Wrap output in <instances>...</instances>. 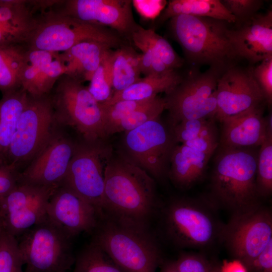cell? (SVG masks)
I'll return each mask as SVG.
<instances>
[{
  "mask_svg": "<svg viewBox=\"0 0 272 272\" xmlns=\"http://www.w3.org/2000/svg\"><path fill=\"white\" fill-rule=\"evenodd\" d=\"M156 209L155 183L149 174L130 160L110 157L104 169L101 214L150 231Z\"/></svg>",
  "mask_w": 272,
  "mask_h": 272,
  "instance_id": "cell-1",
  "label": "cell"
},
{
  "mask_svg": "<svg viewBox=\"0 0 272 272\" xmlns=\"http://www.w3.org/2000/svg\"><path fill=\"white\" fill-rule=\"evenodd\" d=\"M92 233L91 241L123 272H156L161 254L150 231L121 224L101 214Z\"/></svg>",
  "mask_w": 272,
  "mask_h": 272,
  "instance_id": "cell-2",
  "label": "cell"
},
{
  "mask_svg": "<svg viewBox=\"0 0 272 272\" xmlns=\"http://www.w3.org/2000/svg\"><path fill=\"white\" fill-rule=\"evenodd\" d=\"M212 176L216 198L234 213L258 205L257 153L253 148L220 147Z\"/></svg>",
  "mask_w": 272,
  "mask_h": 272,
  "instance_id": "cell-3",
  "label": "cell"
},
{
  "mask_svg": "<svg viewBox=\"0 0 272 272\" xmlns=\"http://www.w3.org/2000/svg\"><path fill=\"white\" fill-rule=\"evenodd\" d=\"M226 21L181 15L170 19L172 33L187 60L225 70L236 58L228 38Z\"/></svg>",
  "mask_w": 272,
  "mask_h": 272,
  "instance_id": "cell-4",
  "label": "cell"
},
{
  "mask_svg": "<svg viewBox=\"0 0 272 272\" xmlns=\"http://www.w3.org/2000/svg\"><path fill=\"white\" fill-rule=\"evenodd\" d=\"M50 93L55 120L80 133L84 141H100L107 135L102 106L82 83L63 75Z\"/></svg>",
  "mask_w": 272,
  "mask_h": 272,
  "instance_id": "cell-5",
  "label": "cell"
},
{
  "mask_svg": "<svg viewBox=\"0 0 272 272\" xmlns=\"http://www.w3.org/2000/svg\"><path fill=\"white\" fill-rule=\"evenodd\" d=\"M88 40L105 43L112 48L119 46L121 42L118 36L106 27L61 14L51 7L40 15L26 45L31 49L62 53Z\"/></svg>",
  "mask_w": 272,
  "mask_h": 272,
  "instance_id": "cell-6",
  "label": "cell"
},
{
  "mask_svg": "<svg viewBox=\"0 0 272 272\" xmlns=\"http://www.w3.org/2000/svg\"><path fill=\"white\" fill-rule=\"evenodd\" d=\"M56 123L50 94H28L5 162L20 173L48 141Z\"/></svg>",
  "mask_w": 272,
  "mask_h": 272,
  "instance_id": "cell-7",
  "label": "cell"
},
{
  "mask_svg": "<svg viewBox=\"0 0 272 272\" xmlns=\"http://www.w3.org/2000/svg\"><path fill=\"white\" fill-rule=\"evenodd\" d=\"M21 236L25 272H68L74 264L72 238L47 217Z\"/></svg>",
  "mask_w": 272,
  "mask_h": 272,
  "instance_id": "cell-8",
  "label": "cell"
},
{
  "mask_svg": "<svg viewBox=\"0 0 272 272\" xmlns=\"http://www.w3.org/2000/svg\"><path fill=\"white\" fill-rule=\"evenodd\" d=\"M225 70L210 67L200 73L192 71L164 98L172 126L181 121L214 118L217 112L215 91Z\"/></svg>",
  "mask_w": 272,
  "mask_h": 272,
  "instance_id": "cell-9",
  "label": "cell"
},
{
  "mask_svg": "<svg viewBox=\"0 0 272 272\" xmlns=\"http://www.w3.org/2000/svg\"><path fill=\"white\" fill-rule=\"evenodd\" d=\"M109 157V151L100 141L78 143L61 184L93 206L100 216L104 189V169Z\"/></svg>",
  "mask_w": 272,
  "mask_h": 272,
  "instance_id": "cell-10",
  "label": "cell"
},
{
  "mask_svg": "<svg viewBox=\"0 0 272 272\" xmlns=\"http://www.w3.org/2000/svg\"><path fill=\"white\" fill-rule=\"evenodd\" d=\"M231 252L246 268L272 240V216L258 205L235 213L222 231Z\"/></svg>",
  "mask_w": 272,
  "mask_h": 272,
  "instance_id": "cell-11",
  "label": "cell"
},
{
  "mask_svg": "<svg viewBox=\"0 0 272 272\" xmlns=\"http://www.w3.org/2000/svg\"><path fill=\"white\" fill-rule=\"evenodd\" d=\"M56 187L18 182L0 198L4 230L16 238L44 220L49 200Z\"/></svg>",
  "mask_w": 272,
  "mask_h": 272,
  "instance_id": "cell-12",
  "label": "cell"
},
{
  "mask_svg": "<svg viewBox=\"0 0 272 272\" xmlns=\"http://www.w3.org/2000/svg\"><path fill=\"white\" fill-rule=\"evenodd\" d=\"M164 229L168 237L180 247H199L210 244L218 228L212 216L199 204L176 199L165 209Z\"/></svg>",
  "mask_w": 272,
  "mask_h": 272,
  "instance_id": "cell-13",
  "label": "cell"
},
{
  "mask_svg": "<svg viewBox=\"0 0 272 272\" xmlns=\"http://www.w3.org/2000/svg\"><path fill=\"white\" fill-rule=\"evenodd\" d=\"M174 142L159 117L125 132L124 145L130 161L160 178L166 171Z\"/></svg>",
  "mask_w": 272,
  "mask_h": 272,
  "instance_id": "cell-14",
  "label": "cell"
},
{
  "mask_svg": "<svg viewBox=\"0 0 272 272\" xmlns=\"http://www.w3.org/2000/svg\"><path fill=\"white\" fill-rule=\"evenodd\" d=\"M64 128L56 123L48 141L19 173L18 182L54 187L61 184L78 144Z\"/></svg>",
  "mask_w": 272,
  "mask_h": 272,
  "instance_id": "cell-15",
  "label": "cell"
},
{
  "mask_svg": "<svg viewBox=\"0 0 272 272\" xmlns=\"http://www.w3.org/2000/svg\"><path fill=\"white\" fill-rule=\"evenodd\" d=\"M253 69L230 65L220 77L215 91L217 105L215 118L220 122L265 103L254 78Z\"/></svg>",
  "mask_w": 272,
  "mask_h": 272,
  "instance_id": "cell-16",
  "label": "cell"
},
{
  "mask_svg": "<svg viewBox=\"0 0 272 272\" xmlns=\"http://www.w3.org/2000/svg\"><path fill=\"white\" fill-rule=\"evenodd\" d=\"M131 1L67 0L55 1L56 11L85 22L110 27L130 36L137 26L131 11Z\"/></svg>",
  "mask_w": 272,
  "mask_h": 272,
  "instance_id": "cell-17",
  "label": "cell"
},
{
  "mask_svg": "<svg viewBox=\"0 0 272 272\" xmlns=\"http://www.w3.org/2000/svg\"><path fill=\"white\" fill-rule=\"evenodd\" d=\"M46 216L72 239L83 232L92 233L100 217L93 206L62 184L52 194Z\"/></svg>",
  "mask_w": 272,
  "mask_h": 272,
  "instance_id": "cell-18",
  "label": "cell"
},
{
  "mask_svg": "<svg viewBox=\"0 0 272 272\" xmlns=\"http://www.w3.org/2000/svg\"><path fill=\"white\" fill-rule=\"evenodd\" d=\"M227 35L236 57L251 63L272 57V11L257 14Z\"/></svg>",
  "mask_w": 272,
  "mask_h": 272,
  "instance_id": "cell-19",
  "label": "cell"
},
{
  "mask_svg": "<svg viewBox=\"0 0 272 272\" xmlns=\"http://www.w3.org/2000/svg\"><path fill=\"white\" fill-rule=\"evenodd\" d=\"M263 106L250 108L228 117L222 124L220 147L255 148L263 142L267 131L272 129L271 114L263 116Z\"/></svg>",
  "mask_w": 272,
  "mask_h": 272,
  "instance_id": "cell-20",
  "label": "cell"
},
{
  "mask_svg": "<svg viewBox=\"0 0 272 272\" xmlns=\"http://www.w3.org/2000/svg\"><path fill=\"white\" fill-rule=\"evenodd\" d=\"M65 72L59 53L28 47L21 74V87L28 94H49Z\"/></svg>",
  "mask_w": 272,
  "mask_h": 272,
  "instance_id": "cell-21",
  "label": "cell"
},
{
  "mask_svg": "<svg viewBox=\"0 0 272 272\" xmlns=\"http://www.w3.org/2000/svg\"><path fill=\"white\" fill-rule=\"evenodd\" d=\"M42 8L41 1L0 0V46L26 44Z\"/></svg>",
  "mask_w": 272,
  "mask_h": 272,
  "instance_id": "cell-22",
  "label": "cell"
},
{
  "mask_svg": "<svg viewBox=\"0 0 272 272\" xmlns=\"http://www.w3.org/2000/svg\"><path fill=\"white\" fill-rule=\"evenodd\" d=\"M112 47L105 43L88 40L59 53L65 74L82 83L90 81L102 60Z\"/></svg>",
  "mask_w": 272,
  "mask_h": 272,
  "instance_id": "cell-23",
  "label": "cell"
},
{
  "mask_svg": "<svg viewBox=\"0 0 272 272\" xmlns=\"http://www.w3.org/2000/svg\"><path fill=\"white\" fill-rule=\"evenodd\" d=\"M182 77L175 70L162 75H151L141 79L124 90L113 94L102 106L121 100L145 101L154 98L162 92L168 93L181 81Z\"/></svg>",
  "mask_w": 272,
  "mask_h": 272,
  "instance_id": "cell-24",
  "label": "cell"
},
{
  "mask_svg": "<svg viewBox=\"0 0 272 272\" xmlns=\"http://www.w3.org/2000/svg\"><path fill=\"white\" fill-rule=\"evenodd\" d=\"M28 94L22 88L3 95L0 100V160L5 162Z\"/></svg>",
  "mask_w": 272,
  "mask_h": 272,
  "instance_id": "cell-25",
  "label": "cell"
},
{
  "mask_svg": "<svg viewBox=\"0 0 272 272\" xmlns=\"http://www.w3.org/2000/svg\"><path fill=\"white\" fill-rule=\"evenodd\" d=\"M187 15L219 19L235 23V19L220 0H172L169 1L160 17L162 21Z\"/></svg>",
  "mask_w": 272,
  "mask_h": 272,
  "instance_id": "cell-26",
  "label": "cell"
},
{
  "mask_svg": "<svg viewBox=\"0 0 272 272\" xmlns=\"http://www.w3.org/2000/svg\"><path fill=\"white\" fill-rule=\"evenodd\" d=\"M140 57V54L127 47L112 51L111 69L113 93L124 90L141 79Z\"/></svg>",
  "mask_w": 272,
  "mask_h": 272,
  "instance_id": "cell-27",
  "label": "cell"
},
{
  "mask_svg": "<svg viewBox=\"0 0 272 272\" xmlns=\"http://www.w3.org/2000/svg\"><path fill=\"white\" fill-rule=\"evenodd\" d=\"M28 47L25 44L0 46V91L3 95L21 87V74Z\"/></svg>",
  "mask_w": 272,
  "mask_h": 272,
  "instance_id": "cell-28",
  "label": "cell"
},
{
  "mask_svg": "<svg viewBox=\"0 0 272 272\" xmlns=\"http://www.w3.org/2000/svg\"><path fill=\"white\" fill-rule=\"evenodd\" d=\"M72 272H123L95 243L91 241L75 257Z\"/></svg>",
  "mask_w": 272,
  "mask_h": 272,
  "instance_id": "cell-29",
  "label": "cell"
},
{
  "mask_svg": "<svg viewBox=\"0 0 272 272\" xmlns=\"http://www.w3.org/2000/svg\"><path fill=\"white\" fill-rule=\"evenodd\" d=\"M132 31L147 43L153 52L169 70H175L182 65V59L176 53L169 42L154 30L146 29L137 25Z\"/></svg>",
  "mask_w": 272,
  "mask_h": 272,
  "instance_id": "cell-30",
  "label": "cell"
},
{
  "mask_svg": "<svg viewBox=\"0 0 272 272\" xmlns=\"http://www.w3.org/2000/svg\"><path fill=\"white\" fill-rule=\"evenodd\" d=\"M258 151L256 184L259 196H269L272 192V129L266 137Z\"/></svg>",
  "mask_w": 272,
  "mask_h": 272,
  "instance_id": "cell-31",
  "label": "cell"
},
{
  "mask_svg": "<svg viewBox=\"0 0 272 272\" xmlns=\"http://www.w3.org/2000/svg\"><path fill=\"white\" fill-rule=\"evenodd\" d=\"M165 108L164 98L157 96L118 122L110 130L108 135L118 132H127L159 117Z\"/></svg>",
  "mask_w": 272,
  "mask_h": 272,
  "instance_id": "cell-32",
  "label": "cell"
},
{
  "mask_svg": "<svg viewBox=\"0 0 272 272\" xmlns=\"http://www.w3.org/2000/svg\"><path fill=\"white\" fill-rule=\"evenodd\" d=\"M112 53L111 49L104 56L87 87L91 94L101 104L108 102L113 93L111 69Z\"/></svg>",
  "mask_w": 272,
  "mask_h": 272,
  "instance_id": "cell-33",
  "label": "cell"
},
{
  "mask_svg": "<svg viewBox=\"0 0 272 272\" xmlns=\"http://www.w3.org/2000/svg\"><path fill=\"white\" fill-rule=\"evenodd\" d=\"M16 238L5 231L0 236V272H24Z\"/></svg>",
  "mask_w": 272,
  "mask_h": 272,
  "instance_id": "cell-34",
  "label": "cell"
},
{
  "mask_svg": "<svg viewBox=\"0 0 272 272\" xmlns=\"http://www.w3.org/2000/svg\"><path fill=\"white\" fill-rule=\"evenodd\" d=\"M169 160L170 177L177 186L188 187L197 181L189 160L182 153L178 145L174 147Z\"/></svg>",
  "mask_w": 272,
  "mask_h": 272,
  "instance_id": "cell-35",
  "label": "cell"
},
{
  "mask_svg": "<svg viewBox=\"0 0 272 272\" xmlns=\"http://www.w3.org/2000/svg\"><path fill=\"white\" fill-rule=\"evenodd\" d=\"M152 99L145 101L121 100L110 105H102L107 136L118 122Z\"/></svg>",
  "mask_w": 272,
  "mask_h": 272,
  "instance_id": "cell-36",
  "label": "cell"
},
{
  "mask_svg": "<svg viewBox=\"0 0 272 272\" xmlns=\"http://www.w3.org/2000/svg\"><path fill=\"white\" fill-rule=\"evenodd\" d=\"M224 7L235 19V23L239 26L257 14L262 7L260 0H223Z\"/></svg>",
  "mask_w": 272,
  "mask_h": 272,
  "instance_id": "cell-37",
  "label": "cell"
},
{
  "mask_svg": "<svg viewBox=\"0 0 272 272\" xmlns=\"http://www.w3.org/2000/svg\"><path fill=\"white\" fill-rule=\"evenodd\" d=\"M213 121L214 118H200L180 121L173 126L174 141L183 144L196 138Z\"/></svg>",
  "mask_w": 272,
  "mask_h": 272,
  "instance_id": "cell-38",
  "label": "cell"
},
{
  "mask_svg": "<svg viewBox=\"0 0 272 272\" xmlns=\"http://www.w3.org/2000/svg\"><path fill=\"white\" fill-rule=\"evenodd\" d=\"M182 144L213 155L219 144L217 128L214 120L205 128L196 138Z\"/></svg>",
  "mask_w": 272,
  "mask_h": 272,
  "instance_id": "cell-39",
  "label": "cell"
},
{
  "mask_svg": "<svg viewBox=\"0 0 272 272\" xmlns=\"http://www.w3.org/2000/svg\"><path fill=\"white\" fill-rule=\"evenodd\" d=\"M253 75L260 88L265 103H272V57L260 62L253 69Z\"/></svg>",
  "mask_w": 272,
  "mask_h": 272,
  "instance_id": "cell-40",
  "label": "cell"
},
{
  "mask_svg": "<svg viewBox=\"0 0 272 272\" xmlns=\"http://www.w3.org/2000/svg\"><path fill=\"white\" fill-rule=\"evenodd\" d=\"M178 146L182 153L189 160L197 181L202 176L212 155L194 150L182 144Z\"/></svg>",
  "mask_w": 272,
  "mask_h": 272,
  "instance_id": "cell-41",
  "label": "cell"
},
{
  "mask_svg": "<svg viewBox=\"0 0 272 272\" xmlns=\"http://www.w3.org/2000/svg\"><path fill=\"white\" fill-rule=\"evenodd\" d=\"M174 263L180 272H212L213 269L203 258L193 254H183Z\"/></svg>",
  "mask_w": 272,
  "mask_h": 272,
  "instance_id": "cell-42",
  "label": "cell"
},
{
  "mask_svg": "<svg viewBox=\"0 0 272 272\" xmlns=\"http://www.w3.org/2000/svg\"><path fill=\"white\" fill-rule=\"evenodd\" d=\"M19 173L0 160V198L7 194L18 184Z\"/></svg>",
  "mask_w": 272,
  "mask_h": 272,
  "instance_id": "cell-43",
  "label": "cell"
},
{
  "mask_svg": "<svg viewBox=\"0 0 272 272\" xmlns=\"http://www.w3.org/2000/svg\"><path fill=\"white\" fill-rule=\"evenodd\" d=\"M139 13L147 19H154L159 15L167 4L166 1H132Z\"/></svg>",
  "mask_w": 272,
  "mask_h": 272,
  "instance_id": "cell-44",
  "label": "cell"
},
{
  "mask_svg": "<svg viewBox=\"0 0 272 272\" xmlns=\"http://www.w3.org/2000/svg\"><path fill=\"white\" fill-rule=\"evenodd\" d=\"M251 272H272V240L247 268Z\"/></svg>",
  "mask_w": 272,
  "mask_h": 272,
  "instance_id": "cell-45",
  "label": "cell"
},
{
  "mask_svg": "<svg viewBox=\"0 0 272 272\" xmlns=\"http://www.w3.org/2000/svg\"><path fill=\"white\" fill-rule=\"evenodd\" d=\"M219 272H248L245 266L238 260L224 261Z\"/></svg>",
  "mask_w": 272,
  "mask_h": 272,
  "instance_id": "cell-46",
  "label": "cell"
},
{
  "mask_svg": "<svg viewBox=\"0 0 272 272\" xmlns=\"http://www.w3.org/2000/svg\"><path fill=\"white\" fill-rule=\"evenodd\" d=\"M3 231H4V229H3L2 221V219H1V217L0 215V236L2 234Z\"/></svg>",
  "mask_w": 272,
  "mask_h": 272,
  "instance_id": "cell-47",
  "label": "cell"
},
{
  "mask_svg": "<svg viewBox=\"0 0 272 272\" xmlns=\"http://www.w3.org/2000/svg\"><path fill=\"white\" fill-rule=\"evenodd\" d=\"M212 272H219V271H217V270H214V269H213V270Z\"/></svg>",
  "mask_w": 272,
  "mask_h": 272,
  "instance_id": "cell-48",
  "label": "cell"
},
{
  "mask_svg": "<svg viewBox=\"0 0 272 272\" xmlns=\"http://www.w3.org/2000/svg\"><path fill=\"white\" fill-rule=\"evenodd\" d=\"M160 272H164V271H163V270H161Z\"/></svg>",
  "mask_w": 272,
  "mask_h": 272,
  "instance_id": "cell-49",
  "label": "cell"
}]
</instances>
